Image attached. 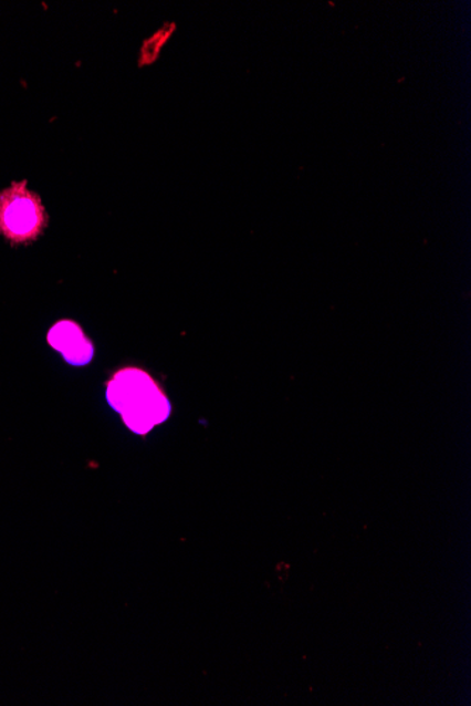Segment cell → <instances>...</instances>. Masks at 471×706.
<instances>
[{"label": "cell", "mask_w": 471, "mask_h": 706, "mask_svg": "<svg viewBox=\"0 0 471 706\" xmlns=\"http://www.w3.org/2000/svg\"><path fill=\"white\" fill-rule=\"evenodd\" d=\"M49 226V215L28 181L13 183L0 193V235L10 245H30Z\"/></svg>", "instance_id": "cell-2"}, {"label": "cell", "mask_w": 471, "mask_h": 706, "mask_svg": "<svg viewBox=\"0 0 471 706\" xmlns=\"http://www.w3.org/2000/svg\"><path fill=\"white\" fill-rule=\"evenodd\" d=\"M106 399L121 415L123 424L136 435L146 437L171 416V402L161 385L146 370H117L106 383Z\"/></svg>", "instance_id": "cell-1"}, {"label": "cell", "mask_w": 471, "mask_h": 706, "mask_svg": "<svg viewBox=\"0 0 471 706\" xmlns=\"http://www.w3.org/2000/svg\"><path fill=\"white\" fill-rule=\"evenodd\" d=\"M174 29H176V24H167L160 32H157L150 40L146 41L145 49H143V61L145 63H153L157 59L163 45L170 39Z\"/></svg>", "instance_id": "cell-4"}, {"label": "cell", "mask_w": 471, "mask_h": 706, "mask_svg": "<svg viewBox=\"0 0 471 706\" xmlns=\"http://www.w3.org/2000/svg\"><path fill=\"white\" fill-rule=\"evenodd\" d=\"M48 343L74 367H84L94 360V343L85 336L84 329L71 319H63L49 330Z\"/></svg>", "instance_id": "cell-3"}]
</instances>
